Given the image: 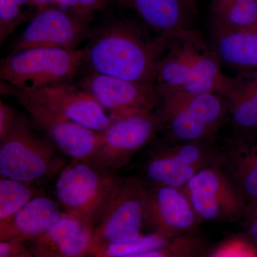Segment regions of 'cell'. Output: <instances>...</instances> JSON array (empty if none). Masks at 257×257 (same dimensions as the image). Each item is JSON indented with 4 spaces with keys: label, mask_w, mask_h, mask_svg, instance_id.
<instances>
[{
    "label": "cell",
    "mask_w": 257,
    "mask_h": 257,
    "mask_svg": "<svg viewBox=\"0 0 257 257\" xmlns=\"http://www.w3.org/2000/svg\"><path fill=\"white\" fill-rule=\"evenodd\" d=\"M92 38L84 48L93 72L155 86L167 35L152 37L135 22L119 19L103 25Z\"/></svg>",
    "instance_id": "1"
},
{
    "label": "cell",
    "mask_w": 257,
    "mask_h": 257,
    "mask_svg": "<svg viewBox=\"0 0 257 257\" xmlns=\"http://www.w3.org/2000/svg\"><path fill=\"white\" fill-rule=\"evenodd\" d=\"M229 79L221 72L219 57L200 33L187 29L167 35L155 80L158 94H221Z\"/></svg>",
    "instance_id": "2"
},
{
    "label": "cell",
    "mask_w": 257,
    "mask_h": 257,
    "mask_svg": "<svg viewBox=\"0 0 257 257\" xmlns=\"http://www.w3.org/2000/svg\"><path fill=\"white\" fill-rule=\"evenodd\" d=\"M121 179L92 160H72L55 182L57 203L63 212L95 227L106 214Z\"/></svg>",
    "instance_id": "3"
},
{
    "label": "cell",
    "mask_w": 257,
    "mask_h": 257,
    "mask_svg": "<svg viewBox=\"0 0 257 257\" xmlns=\"http://www.w3.org/2000/svg\"><path fill=\"white\" fill-rule=\"evenodd\" d=\"M156 109L160 131L172 142L215 140L226 121L224 98L217 92L161 94Z\"/></svg>",
    "instance_id": "4"
},
{
    "label": "cell",
    "mask_w": 257,
    "mask_h": 257,
    "mask_svg": "<svg viewBox=\"0 0 257 257\" xmlns=\"http://www.w3.org/2000/svg\"><path fill=\"white\" fill-rule=\"evenodd\" d=\"M85 61V48L26 49L11 52L2 61L0 77L15 90L32 92L70 82Z\"/></svg>",
    "instance_id": "5"
},
{
    "label": "cell",
    "mask_w": 257,
    "mask_h": 257,
    "mask_svg": "<svg viewBox=\"0 0 257 257\" xmlns=\"http://www.w3.org/2000/svg\"><path fill=\"white\" fill-rule=\"evenodd\" d=\"M53 144L32 133L28 120L18 116L11 133L0 141V175L26 183L62 170Z\"/></svg>",
    "instance_id": "6"
},
{
    "label": "cell",
    "mask_w": 257,
    "mask_h": 257,
    "mask_svg": "<svg viewBox=\"0 0 257 257\" xmlns=\"http://www.w3.org/2000/svg\"><path fill=\"white\" fill-rule=\"evenodd\" d=\"M94 13L51 5L36 10L12 45V52L35 48L77 50L89 34Z\"/></svg>",
    "instance_id": "7"
},
{
    "label": "cell",
    "mask_w": 257,
    "mask_h": 257,
    "mask_svg": "<svg viewBox=\"0 0 257 257\" xmlns=\"http://www.w3.org/2000/svg\"><path fill=\"white\" fill-rule=\"evenodd\" d=\"M221 147L215 140L172 142L160 147L149 157L145 174L153 185L182 189L200 171L220 165Z\"/></svg>",
    "instance_id": "8"
},
{
    "label": "cell",
    "mask_w": 257,
    "mask_h": 257,
    "mask_svg": "<svg viewBox=\"0 0 257 257\" xmlns=\"http://www.w3.org/2000/svg\"><path fill=\"white\" fill-rule=\"evenodd\" d=\"M146 188L140 177L121 179L106 214L93 230L89 257L109 245L143 236Z\"/></svg>",
    "instance_id": "9"
},
{
    "label": "cell",
    "mask_w": 257,
    "mask_h": 257,
    "mask_svg": "<svg viewBox=\"0 0 257 257\" xmlns=\"http://www.w3.org/2000/svg\"><path fill=\"white\" fill-rule=\"evenodd\" d=\"M200 221L243 219L246 201L220 165L207 167L182 188Z\"/></svg>",
    "instance_id": "10"
},
{
    "label": "cell",
    "mask_w": 257,
    "mask_h": 257,
    "mask_svg": "<svg viewBox=\"0 0 257 257\" xmlns=\"http://www.w3.org/2000/svg\"><path fill=\"white\" fill-rule=\"evenodd\" d=\"M17 99L45 106L49 109L88 128L103 133L111 122V116L90 94L72 82H65L22 92L8 87Z\"/></svg>",
    "instance_id": "11"
},
{
    "label": "cell",
    "mask_w": 257,
    "mask_h": 257,
    "mask_svg": "<svg viewBox=\"0 0 257 257\" xmlns=\"http://www.w3.org/2000/svg\"><path fill=\"white\" fill-rule=\"evenodd\" d=\"M155 111L111 119L102 133V142L92 160L113 171L125 167L160 131Z\"/></svg>",
    "instance_id": "12"
},
{
    "label": "cell",
    "mask_w": 257,
    "mask_h": 257,
    "mask_svg": "<svg viewBox=\"0 0 257 257\" xmlns=\"http://www.w3.org/2000/svg\"><path fill=\"white\" fill-rule=\"evenodd\" d=\"M80 87L97 101L111 119L139 113L154 112L160 102L156 87L93 72Z\"/></svg>",
    "instance_id": "13"
},
{
    "label": "cell",
    "mask_w": 257,
    "mask_h": 257,
    "mask_svg": "<svg viewBox=\"0 0 257 257\" xmlns=\"http://www.w3.org/2000/svg\"><path fill=\"white\" fill-rule=\"evenodd\" d=\"M201 223L183 189L160 185L146 188L145 224L151 233L170 240L197 231Z\"/></svg>",
    "instance_id": "14"
},
{
    "label": "cell",
    "mask_w": 257,
    "mask_h": 257,
    "mask_svg": "<svg viewBox=\"0 0 257 257\" xmlns=\"http://www.w3.org/2000/svg\"><path fill=\"white\" fill-rule=\"evenodd\" d=\"M55 146L72 160H92L102 142V133L77 124L45 106L18 99Z\"/></svg>",
    "instance_id": "15"
},
{
    "label": "cell",
    "mask_w": 257,
    "mask_h": 257,
    "mask_svg": "<svg viewBox=\"0 0 257 257\" xmlns=\"http://www.w3.org/2000/svg\"><path fill=\"white\" fill-rule=\"evenodd\" d=\"M93 230L64 212L52 227L25 242L35 257H89Z\"/></svg>",
    "instance_id": "16"
},
{
    "label": "cell",
    "mask_w": 257,
    "mask_h": 257,
    "mask_svg": "<svg viewBox=\"0 0 257 257\" xmlns=\"http://www.w3.org/2000/svg\"><path fill=\"white\" fill-rule=\"evenodd\" d=\"M221 167L246 204L257 201V136L234 138L221 147Z\"/></svg>",
    "instance_id": "17"
},
{
    "label": "cell",
    "mask_w": 257,
    "mask_h": 257,
    "mask_svg": "<svg viewBox=\"0 0 257 257\" xmlns=\"http://www.w3.org/2000/svg\"><path fill=\"white\" fill-rule=\"evenodd\" d=\"M231 77L221 96L227 109L226 121L234 135L257 136V69Z\"/></svg>",
    "instance_id": "18"
},
{
    "label": "cell",
    "mask_w": 257,
    "mask_h": 257,
    "mask_svg": "<svg viewBox=\"0 0 257 257\" xmlns=\"http://www.w3.org/2000/svg\"><path fill=\"white\" fill-rule=\"evenodd\" d=\"M63 214L58 203L35 197L9 219L0 221V241L34 239L52 227Z\"/></svg>",
    "instance_id": "19"
},
{
    "label": "cell",
    "mask_w": 257,
    "mask_h": 257,
    "mask_svg": "<svg viewBox=\"0 0 257 257\" xmlns=\"http://www.w3.org/2000/svg\"><path fill=\"white\" fill-rule=\"evenodd\" d=\"M147 28L157 35L192 29L189 0H121Z\"/></svg>",
    "instance_id": "20"
},
{
    "label": "cell",
    "mask_w": 257,
    "mask_h": 257,
    "mask_svg": "<svg viewBox=\"0 0 257 257\" xmlns=\"http://www.w3.org/2000/svg\"><path fill=\"white\" fill-rule=\"evenodd\" d=\"M214 48L220 62L242 72L257 69V28L213 30Z\"/></svg>",
    "instance_id": "21"
},
{
    "label": "cell",
    "mask_w": 257,
    "mask_h": 257,
    "mask_svg": "<svg viewBox=\"0 0 257 257\" xmlns=\"http://www.w3.org/2000/svg\"><path fill=\"white\" fill-rule=\"evenodd\" d=\"M207 243L198 230L171 239L165 246L122 257H206Z\"/></svg>",
    "instance_id": "22"
},
{
    "label": "cell",
    "mask_w": 257,
    "mask_h": 257,
    "mask_svg": "<svg viewBox=\"0 0 257 257\" xmlns=\"http://www.w3.org/2000/svg\"><path fill=\"white\" fill-rule=\"evenodd\" d=\"M31 184L15 180L0 179V221L6 220L25 207L35 196Z\"/></svg>",
    "instance_id": "23"
},
{
    "label": "cell",
    "mask_w": 257,
    "mask_h": 257,
    "mask_svg": "<svg viewBox=\"0 0 257 257\" xmlns=\"http://www.w3.org/2000/svg\"><path fill=\"white\" fill-rule=\"evenodd\" d=\"M213 30H248L257 28V2L231 5L212 15Z\"/></svg>",
    "instance_id": "24"
},
{
    "label": "cell",
    "mask_w": 257,
    "mask_h": 257,
    "mask_svg": "<svg viewBox=\"0 0 257 257\" xmlns=\"http://www.w3.org/2000/svg\"><path fill=\"white\" fill-rule=\"evenodd\" d=\"M170 241L159 235L150 233L133 241L109 245L91 257H122L138 254L162 247Z\"/></svg>",
    "instance_id": "25"
},
{
    "label": "cell",
    "mask_w": 257,
    "mask_h": 257,
    "mask_svg": "<svg viewBox=\"0 0 257 257\" xmlns=\"http://www.w3.org/2000/svg\"><path fill=\"white\" fill-rule=\"evenodd\" d=\"M209 257H257V248L247 239L233 237L221 243Z\"/></svg>",
    "instance_id": "26"
},
{
    "label": "cell",
    "mask_w": 257,
    "mask_h": 257,
    "mask_svg": "<svg viewBox=\"0 0 257 257\" xmlns=\"http://www.w3.org/2000/svg\"><path fill=\"white\" fill-rule=\"evenodd\" d=\"M0 257H35L25 241L9 240L0 241Z\"/></svg>",
    "instance_id": "27"
},
{
    "label": "cell",
    "mask_w": 257,
    "mask_h": 257,
    "mask_svg": "<svg viewBox=\"0 0 257 257\" xmlns=\"http://www.w3.org/2000/svg\"><path fill=\"white\" fill-rule=\"evenodd\" d=\"M18 116L13 108L3 101L0 102V141L4 140L14 128Z\"/></svg>",
    "instance_id": "28"
},
{
    "label": "cell",
    "mask_w": 257,
    "mask_h": 257,
    "mask_svg": "<svg viewBox=\"0 0 257 257\" xmlns=\"http://www.w3.org/2000/svg\"><path fill=\"white\" fill-rule=\"evenodd\" d=\"M243 219L246 224V239L257 248V201L246 205Z\"/></svg>",
    "instance_id": "29"
},
{
    "label": "cell",
    "mask_w": 257,
    "mask_h": 257,
    "mask_svg": "<svg viewBox=\"0 0 257 257\" xmlns=\"http://www.w3.org/2000/svg\"><path fill=\"white\" fill-rule=\"evenodd\" d=\"M250 2H257V0H212L210 9L211 15L217 14L231 5Z\"/></svg>",
    "instance_id": "30"
},
{
    "label": "cell",
    "mask_w": 257,
    "mask_h": 257,
    "mask_svg": "<svg viewBox=\"0 0 257 257\" xmlns=\"http://www.w3.org/2000/svg\"><path fill=\"white\" fill-rule=\"evenodd\" d=\"M111 0H79L82 10L94 13L105 8Z\"/></svg>",
    "instance_id": "31"
},
{
    "label": "cell",
    "mask_w": 257,
    "mask_h": 257,
    "mask_svg": "<svg viewBox=\"0 0 257 257\" xmlns=\"http://www.w3.org/2000/svg\"><path fill=\"white\" fill-rule=\"evenodd\" d=\"M13 1L23 9L25 7H30V0H13Z\"/></svg>",
    "instance_id": "32"
},
{
    "label": "cell",
    "mask_w": 257,
    "mask_h": 257,
    "mask_svg": "<svg viewBox=\"0 0 257 257\" xmlns=\"http://www.w3.org/2000/svg\"><path fill=\"white\" fill-rule=\"evenodd\" d=\"M189 1L192 2L194 1V0H189Z\"/></svg>",
    "instance_id": "33"
}]
</instances>
